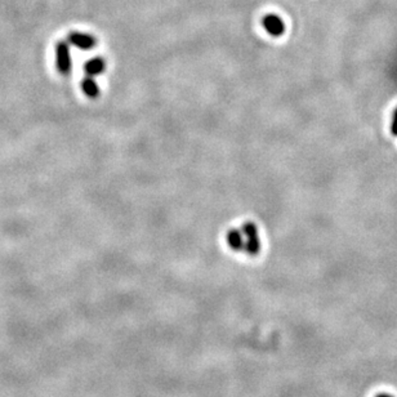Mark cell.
<instances>
[{
  "mask_svg": "<svg viewBox=\"0 0 397 397\" xmlns=\"http://www.w3.org/2000/svg\"><path fill=\"white\" fill-rule=\"evenodd\" d=\"M67 43L73 46H77V48L82 49V51H89V49L94 48L95 44H97V40L94 39V36L89 35V34L72 31V33L68 34Z\"/></svg>",
  "mask_w": 397,
  "mask_h": 397,
  "instance_id": "obj_3",
  "label": "cell"
},
{
  "mask_svg": "<svg viewBox=\"0 0 397 397\" xmlns=\"http://www.w3.org/2000/svg\"><path fill=\"white\" fill-rule=\"evenodd\" d=\"M80 87H82L84 94L89 98H97L100 95V87L92 77H87L85 79H83Z\"/></svg>",
  "mask_w": 397,
  "mask_h": 397,
  "instance_id": "obj_7",
  "label": "cell"
},
{
  "mask_svg": "<svg viewBox=\"0 0 397 397\" xmlns=\"http://www.w3.org/2000/svg\"><path fill=\"white\" fill-rule=\"evenodd\" d=\"M106 68V63L102 58L100 57H94L90 58L89 61H87L84 65V71L87 73V77H97V75H101L102 72Z\"/></svg>",
  "mask_w": 397,
  "mask_h": 397,
  "instance_id": "obj_6",
  "label": "cell"
},
{
  "mask_svg": "<svg viewBox=\"0 0 397 397\" xmlns=\"http://www.w3.org/2000/svg\"><path fill=\"white\" fill-rule=\"evenodd\" d=\"M377 397H392V396H389V394H378Z\"/></svg>",
  "mask_w": 397,
  "mask_h": 397,
  "instance_id": "obj_9",
  "label": "cell"
},
{
  "mask_svg": "<svg viewBox=\"0 0 397 397\" xmlns=\"http://www.w3.org/2000/svg\"><path fill=\"white\" fill-rule=\"evenodd\" d=\"M391 132L394 137H397V109L394 110L393 116H392V124H391Z\"/></svg>",
  "mask_w": 397,
  "mask_h": 397,
  "instance_id": "obj_8",
  "label": "cell"
},
{
  "mask_svg": "<svg viewBox=\"0 0 397 397\" xmlns=\"http://www.w3.org/2000/svg\"><path fill=\"white\" fill-rule=\"evenodd\" d=\"M226 240L227 244H229V246L231 247L232 251H244L245 237L242 231H240V230H230L226 235Z\"/></svg>",
  "mask_w": 397,
  "mask_h": 397,
  "instance_id": "obj_5",
  "label": "cell"
},
{
  "mask_svg": "<svg viewBox=\"0 0 397 397\" xmlns=\"http://www.w3.org/2000/svg\"><path fill=\"white\" fill-rule=\"evenodd\" d=\"M56 62H57V68L62 75H67L72 67V61H71L70 45L67 41H58L56 45Z\"/></svg>",
  "mask_w": 397,
  "mask_h": 397,
  "instance_id": "obj_2",
  "label": "cell"
},
{
  "mask_svg": "<svg viewBox=\"0 0 397 397\" xmlns=\"http://www.w3.org/2000/svg\"><path fill=\"white\" fill-rule=\"evenodd\" d=\"M264 30L271 36H281L285 31V23L276 14H267L262 21Z\"/></svg>",
  "mask_w": 397,
  "mask_h": 397,
  "instance_id": "obj_4",
  "label": "cell"
},
{
  "mask_svg": "<svg viewBox=\"0 0 397 397\" xmlns=\"http://www.w3.org/2000/svg\"><path fill=\"white\" fill-rule=\"evenodd\" d=\"M241 231L245 237L244 251L249 256H257L261 252V240H259L257 226L253 222H247L242 226Z\"/></svg>",
  "mask_w": 397,
  "mask_h": 397,
  "instance_id": "obj_1",
  "label": "cell"
}]
</instances>
